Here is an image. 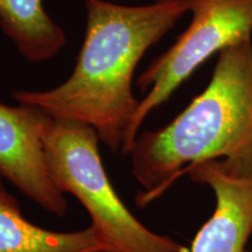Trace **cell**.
I'll return each mask as SVG.
<instances>
[{"label":"cell","instance_id":"ba28073f","mask_svg":"<svg viewBox=\"0 0 252 252\" xmlns=\"http://www.w3.org/2000/svg\"><path fill=\"white\" fill-rule=\"evenodd\" d=\"M0 26L28 61L48 60L65 45L64 32L46 13L42 0H0Z\"/></svg>","mask_w":252,"mask_h":252},{"label":"cell","instance_id":"7a4b0ae2","mask_svg":"<svg viewBox=\"0 0 252 252\" xmlns=\"http://www.w3.org/2000/svg\"><path fill=\"white\" fill-rule=\"evenodd\" d=\"M128 154L140 207L206 161L252 178V39L220 52L206 89L165 127L138 134Z\"/></svg>","mask_w":252,"mask_h":252},{"label":"cell","instance_id":"277c9868","mask_svg":"<svg viewBox=\"0 0 252 252\" xmlns=\"http://www.w3.org/2000/svg\"><path fill=\"white\" fill-rule=\"evenodd\" d=\"M191 21L165 54L138 78L143 91L122 152H131L140 126L191 74L213 55L252 39V0H191Z\"/></svg>","mask_w":252,"mask_h":252},{"label":"cell","instance_id":"5b68a950","mask_svg":"<svg viewBox=\"0 0 252 252\" xmlns=\"http://www.w3.org/2000/svg\"><path fill=\"white\" fill-rule=\"evenodd\" d=\"M52 116L36 106L0 103V176L55 216L68 210L65 194L49 174L43 134Z\"/></svg>","mask_w":252,"mask_h":252},{"label":"cell","instance_id":"6da1fadb","mask_svg":"<svg viewBox=\"0 0 252 252\" xmlns=\"http://www.w3.org/2000/svg\"><path fill=\"white\" fill-rule=\"evenodd\" d=\"M191 0H156L124 6L86 0L87 33L67 81L47 91H17L14 99L54 118L90 125L99 141L122 151L139 100L132 93L134 69L147 49L190 12Z\"/></svg>","mask_w":252,"mask_h":252},{"label":"cell","instance_id":"8992f818","mask_svg":"<svg viewBox=\"0 0 252 252\" xmlns=\"http://www.w3.org/2000/svg\"><path fill=\"white\" fill-rule=\"evenodd\" d=\"M215 196L213 215L198 230L190 252H248L252 236V178L236 176L219 160L194 166L187 173Z\"/></svg>","mask_w":252,"mask_h":252},{"label":"cell","instance_id":"52a82bcc","mask_svg":"<svg viewBox=\"0 0 252 252\" xmlns=\"http://www.w3.org/2000/svg\"><path fill=\"white\" fill-rule=\"evenodd\" d=\"M0 252H106L96 229L59 232L26 220L0 176Z\"/></svg>","mask_w":252,"mask_h":252},{"label":"cell","instance_id":"3957f363","mask_svg":"<svg viewBox=\"0 0 252 252\" xmlns=\"http://www.w3.org/2000/svg\"><path fill=\"white\" fill-rule=\"evenodd\" d=\"M90 125L52 117L43 134L49 174L60 190L86 208L106 252H190L144 225L123 203L110 181Z\"/></svg>","mask_w":252,"mask_h":252}]
</instances>
